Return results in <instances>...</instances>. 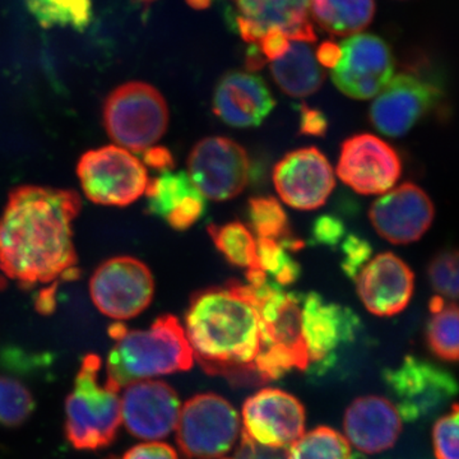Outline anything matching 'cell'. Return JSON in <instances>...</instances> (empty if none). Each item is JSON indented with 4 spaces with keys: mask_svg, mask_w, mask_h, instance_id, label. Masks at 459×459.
Masks as SVG:
<instances>
[{
    "mask_svg": "<svg viewBox=\"0 0 459 459\" xmlns=\"http://www.w3.org/2000/svg\"><path fill=\"white\" fill-rule=\"evenodd\" d=\"M82 208L74 190L23 186L0 217V270L22 286L78 277L74 222Z\"/></svg>",
    "mask_w": 459,
    "mask_h": 459,
    "instance_id": "obj_1",
    "label": "cell"
},
{
    "mask_svg": "<svg viewBox=\"0 0 459 459\" xmlns=\"http://www.w3.org/2000/svg\"><path fill=\"white\" fill-rule=\"evenodd\" d=\"M184 331L205 373L228 377L232 385H261L255 369L262 346L258 313L240 283L193 295Z\"/></svg>",
    "mask_w": 459,
    "mask_h": 459,
    "instance_id": "obj_2",
    "label": "cell"
},
{
    "mask_svg": "<svg viewBox=\"0 0 459 459\" xmlns=\"http://www.w3.org/2000/svg\"><path fill=\"white\" fill-rule=\"evenodd\" d=\"M108 333L115 344L108 353V379L119 388L193 367L192 349L177 316H159L143 331L117 323Z\"/></svg>",
    "mask_w": 459,
    "mask_h": 459,
    "instance_id": "obj_3",
    "label": "cell"
},
{
    "mask_svg": "<svg viewBox=\"0 0 459 459\" xmlns=\"http://www.w3.org/2000/svg\"><path fill=\"white\" fill-rule=\"evenodd\" d=\"M240 290L258 313L262 346L255 369L261 385L291 370H307L300 296L287 294L268 281L256 287L240 283Z\"/></svg>",
    "mask_w": 459,
    "mask_h": 459,
    "instance_id": "obj_4",
    "label": "cell"
},
{
    "mask_svg": "<svg viewBox=\"0 0 459 459\" xmlns=\"http://www.w3.org/2000/svg\"><path fill=\"white\" fill-rule=\"evenodd\" d=\"M101 359L87 355L65 402L66 439L80 451H96L111 444L122 422L120 388L108 377L100 380Z\"/></svg>",
    "mask_w": 459,
    "mask_h": 459,
    "instance_id": "obj_5",
    "label": "cell"
},
{
    "mask_svg": "<svg viewBox=\"0 0 459 459\" xmlns=\"http://www.w3.org/2000/svg\"><path fill=\"white\" fill-rule=\"evenodd\" d=\"M104 126L117 146L143 153L164 137L169 108L159 90L144 82H129L105 100Z\"/></svg>",
    "mask_w": 459,
    "mask_h": 459,
    "instance_id": "obj_6",
    "label": "cell"
},
{
    "mask_svg": "<svg viewBox=\"0 0 459 459\" xmlns=\"http://www.w3.org/2000/svg\"><path fill=\"white\" fill-rule=\"evenodd\" d=\"M177 442L189 459H221L240 435L238 411L221 395H195L180 410Z\"/></svg>",
    "mask_w": 459,
    "mask_h": 459,
    "instance_id": "obj_7",
    "label": "cell"
},
{
    "mask_svg": "<svg viewBox=\"0 0 459 459\" xmlns=\"http://www.w3.org/2000/svg\"><path fill=\"white\" fill-rule=\"evenodd\" d=\"M77 175L91 202L114 207H126L137 201L150 180L143 162L119 146L84 153L78 162Z\"/></svg>",
    "mask_w": 459,
    "mask_h": 459,
    "instance_id": "obj_8",
    "label": "cell"
},
{
    "mask_svg": "<svg viewBox=\"0 0 459 459\" xmlns=\"http://www.w3.org/2000/svg\"><path fill=\"white\" fill-rule=\"evenodd\" d=\"M301 329L307 353V371L323 377L337 364L338 353L352 343L361 329L350 307L312 294L301 298Z\"/></svg>",
    "mask_w": 459,
    "mask_h": 459,
    "instance_id": "obj_9",
    "label": "cell"
},
{
    "mask_svg": "<svg viewBox=\"0 0 459 459\" xmlns=\"http://www.w3.org/2000/svg\"><path fill=\"white\" fill-rule=\"evenodd\" d=\"M383 380L407 422L429 418L457 394V382L448 370L412 355L383 371Z\"/></svg>",
    "mask_w": 459,
    "mask_h": 459,
    "instance_id": "obj_10",
    "label": "cell"
},
{
    "mask_svg": "<svg viewBox=\"0 0 459 459\" xmlns=\"http://www.w3.org/2000/svg\"><path fill=\"white\" fill-rule=\"evenodd\" d=\"M90 294L95 307L108 318L132 319L152 303L155 280L140 259L115 256L91 277Z\"/></svg>",
    "mask_w": 459,
    "mask_h": 459,
    "instance_id": "obj_11",
    "label": "cell"
},
{
    "mask_svg": "<svg viewBox=\"0 0 459 459\" xmlns=\"http://www.w3.org/2000/svg\"><path fill=\"white\" fill-rule=\"evenodd\" d=\"M189 179L204 198L222 202L238 197L249 180L250 161L237 142L208 137L188 157Z\"/></svg>",
    "mask_w": 459,
    "mask_h": 459,
    "instance_id": "obj_12",
    "label": "cell"
},
{
    "mask_svg": "<svg viewBox=\"0 0 459 459\" xmlns=\"http://www.w3.org/2000/svg\"><path fill=\"white\" fill-rule=\"evenodd\" d=\"M338 49L340 56L332 68V80L349 98H374L394 77V56L382 39L358 33L343 40Z\"/></svg>",
    "mask_w": 459,
    "mask_h": 459,
    "instance_id": "obj_13",
    "label": "cell"
},
{
    "mask_svg": "<svg viewBox=\"0 0 459 459\" xmlns=\"http://www.w3.org/2000/svg\"><path fill=\"white\" fill-rule=\"evenodd\" d=\"M232 22L238 35L252 45L273 35L290 41L316 40L310 0H235Z\"/></svg>",
    "mask_w": 459,
    "mask_h": 459,
    "instance_id": "obj_14",
    "label": "cell"
},
{
    "mask_svg": "<svg viewBox=\"0 0 459 459\" xmlns=\"http://www.w3.org/2000/svg\"><path fill=\"white\" fill-rule=\"evenodd\" d=\"M305 409L294 395L264 388L243 404V433L271 449H285L305 431Z\"/></svg>",
    "mask_w": 459,
    "mask_h": 459,
    "instance_id": "obj_15",
    "label": "cell"
},
{
    "mask_svg": "<svg viewBox=\"0 0 459 459\" xmlns=\"http://www.w3.org/2000/svg\"><path fill=\"white\" fill-rule=\"evenodd\" d=\"M401 171L394 148L376 135L359 134L344 142L337 174L355 192L385 195L400 179Z\"/></svg>",
    "mask_w": 459,
    "mask_h": 459,
    "instance_id": "obj_16",
    "label": "cell"
},
{
    "mask_svg": "<svg viewBox=\"0 0 459 459\" xmlns=\"http://www.w3.org/2000/svg\"><path fill=\"white\" fill-rule=\"evenodd\" d=\"M120 402L124 425L133 437L155 442L177 428L179 395L162 380H140L126 385Z\"/></svg>",
    "mask_w": 459,
    "mask_h": 459,
    "instance_id": "obj_17",
    "label": "cell"
},
{
    "mask_svg": "<svg viewBox=\"0 0 459 459\" xmlns=\"http://www.w3.org/2000/svg\"><path fill=\"white\" fill-rule=\"evenodd\" d=\"M440 91L412 74H398L380 91L370 108V120L377 131L401 137L439 102Z\"/></svg>",
    "mask_w": 459,
    "mask_h": 459,
    "instance_id": "obj_18",
    "label": "cell"
},
{
    "mask_svg": "<svg viewBox=\"0 0 459 459\" xmlns=\"http://www.w3.org/2000/svg\"><path fill=\"white\" fill-rule=\"evenodd\" d=\"M281 199L298 210H316L325 204L334 188V174L316 148H301L283 157L273 170Z\"/></svg>",
    "mask_w": 459,
    "mask_h": 459,
    "instance_id": "obj_19",
    "label": "cell"
},
{
    "mask_svg": "<svg viewBox=\"0 0 459 459\" xmlns=\"http://www.w3.org/2000/svg\"><path fill=\"white\" fill-rule=\"evenodd\" d=\"M434 204L427 193L412 183L391 189L374 202L369 217L377 234L397 246L418 241L430 229Z\"/></svg>",
    "mask_w": 459,
    "mask_h": 459,
    "instance_id": "obj_20",
    "label": "cell"
},
{
    "mask_svg": "<svg viewBox=\"0 0 459 459\" xmlns=\"http://www.w3.org/2000/svg\"><path fill=\"white\" fill-rule=\"evenodd\" d=\"M365 307L377 316H394L409 305L413 272L394 253H383L368 262L356 277Z\"/></svg>",
    "mask_w": 459,
    "mask_h": 459,
    "instance_id": "obj_21",
    "label": "cell"
},
{
    "mask_svg": "<svg viewBox=\"0 0 459 459\" xmlns=\"http://www.w3.org/2000/svg\"><path fill=\"white\" fill-rule=\"evenodd\" d=\"M274 105L267 84L258 75L247 72L223 75L214 91V114L235 128L261 126Z\"/></svg>",
    "mask_w": 459,
    "mask_h": 459,
    "instance_id": "obj_22",
    "label": "cell"
},
{
    "mask_svg": "<svg viewBox=\"0 0 459 459\" xmlns=\"http://www.w3.org/2000/svg\"><path fill=\"white\" fill-rule=\"evenodd\" d=\"M343 429L347 439L360 452L388 451L402 431V419L394 402L379 395L356 398L346 410Z\"/></svg>",
    "mask_w": 459,
    "mask_h": 459,
    "instance_id": "obj_23",
    "label": "cell"
},
{
    "mask_svg": "<svg viewBox=\"0 0 459 459\" xmlns=\"http://www.w3.org/2000/svg\"><path fill=\"white\" fill-rule=\"evenodd\" d=\"M144 193L150 213L165 220L178 231L192 228L204 216V197L186 172L160 171L156 178L148 180Z\"/></svg>",
    "mask_w": 459,
    "mask_h": 459,
    "instance_id": "obj_24",
    "label": "cell"
},
{
    "mask_svg": "<svg viewBox=\"0 0 459 459\" xmlns=\"http://www.w3.org/2000/svg\"><path fill=\"white\" fill-rule=\"evenodd\" d=\"M280 89L294 98L313 95L325 82V74L310 42L290 41L285 53L271 62Z\"/></svg>",
    "mask_w": 459,
    "mask_h": 459,
    "instance_id": "obj_25",
    "label": "cell"
},
{
    "mask_svg": "<svg viewBox=\"0 0 459 459\" xmlns=\"http://www.w3.org/2000/svg\"><path fill=\"white\" fill-rule=\"evenodd\" d=\"M374 13V0H310V17L332 35H358L370 25Z\"/></svg>",
    "mask_w": 459,
    "mask_h": 459,
    "instance_id": "obj_26",
    "label": "cell"
},
{
    "mask_svg": "<svg viewBox=\"0 0 459 459\" xmlns=\"http://www.w3.org/2000/svg\"><path fill=\"white\" fill-rule=\"evenodd\" d=\"M26 4L44 29L69 27L81 32L92 21V0H26Z\"/></svg>",
    "mask_w": 459,
    "mask_h": 459,
    "instance_id": "obj_27",
    "label": "cell"
},
{
    "mask_svg": "<svg viewBox=\"0 0 459 459\" xmlns=\"http://www.w3.org/2000/svg\"><path fill=\"white\" fill-rule=\"evenodd\" d=\"M208 234L212 238L217 249L232 265L247 268V270L261 268L255 238L243 223L230 222L222 226L211 225L208 228Z\"/></svg>",
    "mask_w": 459,
    "mask_h": 459,
    "instance_id": "obj_28",
    "label": "cell"
},
{
    "mask_svg": "<svg viewBox=\"0 0 459 459\" xmlns=\"http://www.w3.org/2000/svg\"><path fill=\"white\" fill-rule=\"evenodd\" d=\"M287 459H352L351 446L334 429L319 427L301 435L286 452Z\"/></svg>",
    "mask_w": 459,
    "mask_h": 459,
    "instance_id": "obj_29",
    "label": "cell"
},
{
    "mask_svg": "<svg viewBox=\"0 0 459 459\" xmlns=\"http://www.w3.org/2000/svg\"><path fill=\"white\" fill-rule=\"evenodd\" d=\"M249 217L259 238H272L283 247L296 250L303 243L292 238L289 220L282 205L274 198H253L249 201Z\"/></svg>",
    "mask_w": 459,
    "mask_h": 459,
    "instance_id": "obj_30",
    "label": "cell"
},
{
    "mask_svg": "<svg viewBox=\"0 0 459 459\" xmlns=\"http://www.w3.org/2000/svg\"><path fill=\"white\" fill-rule=\"evenodd\" d=\"M458 307L455 303L446 304L433 313L428 325V343L431 351L444 361L458 360Z\"/></svg>",
    "mask_w": 459,
    "mask_h": 459,
    "instance_id": "obj_31",
    "label": "cell"
},
{
    "mask_svg": "<svg viewBox=\"0 0 459 459\" xmlns=\"http://www.w3.org/2000/svg\"><path fill=\"white\" fill-rule=\"evenodd\" d=\"M35 398L20 380L0 376V424L21 427L32 415Z\"/></svg>",
    "mask_w": 459,
    "mask_h": 459,
    "instance_id": "obj_32",
    "label": "cell"
},
{
    "mask_svg": "<svg viewBox=\"0 0 459 459\" xmlns=\"http://www.w3.org/2000/svg\"><path fill=\"white\" fill-rule=\"evenodd\" d=\"M259 265L265 273H270L276 279L279 286H290L296 282L300 276V267L298 263L287 255L285 247L279 241L272 238H259L256 243Z\"/></svg>",
    "mask_w": 459,
    "mask_h": 459,
    "instance_id": "obj_33",
    "label": "cell"
},
{
    "mask_svg": "<svg viewBox=\"0 0 459 459\" xmlns=\"http://www.w3.org/2000/svg\"><path fill=\"white\" fill-rule=\"evenodd\" d=\"M429 280L440 298L455 300L458 298V253L444 250L429 264Z\"/></svg>",
    "mask_w": 459,
    "mask_h": 459,
    "instance_id": "obj_34",
    "label": "cell"
},
{
    "mask_svg": "<svg viewBox=\"0 0 459 459\" xmlns=\"http://www.w3.org/2000/svg\"><path fill=\"white\" fill-rule=\"evenodd\" d=\"M433 444L437 459H459L457 403H453L451 412L435 422Z\"/></svg>",
    "mask_w": 459,
    "mask_h": 459,
    "instance_id": "obj_35",
    "label": "cell"
},
{
    "mask_svg": "<svg viewBox=\"0 0 459 459\" xmlns=\"http://www.w3.org/2000/svg\"><path fill=\"white\" fill-rule=\"evenodd\" d=\"M342 252L344 255L342 262L344 273L353 279L362 270V265L369 262L371 247L364 238L350 235L343 243Z\"/></svg>",
    "mask_w": 459,
    "mask_h": 459,
    "instance_id": "obj_36",
    "label": "cell"
},
{
    "mask_svg": "<svg viewBox=\"0 0 459 459\" xmlns=\"http://www.w3.org/2000/svg\"><path fill=\"white\" fill-rule=\"evenodd\" d=\"M344 226L340 220L332 216H322L314 223L313 237L320 246H337L343 238Z\"/></svg>",
    "mask_w": 459,
    "mask_h": 459,
    "instance_id": "obj_37",
    "label": "cell"
},
{
    "mask_svg": "<svg viewBox=\"0 0 459 459\" xmlns=\"http://www.w3.org/2000/svg\"><path fill=\"white\" fill-rule=\"evenodd\" d=\"M221 459H287V455L285 449L265 448L241 433L240 444L234 455Z\"/></svg>",
    "mask_w": 459,
    "mask_h": 459,
    "instance_id": "obj_38",
    "label": "cell"
},
{
    "mask_svg": "<svg viewBox=\"0 0 459 459\" xmlns=\"http://www.w3.org/2000/svg\"><path fill=\"white\" fill-rule=\"evenodd\" d=\"M123 459H179L177 452L169 444L150 442L133 446Z\"/></svg>",
    "mask_w": 459,
    "mask_h": 459,
    "instance_id": "obj_39",
    "label": "cell"
},
{
    "mask_svg": "<svg viewBox=\"0 0 459 459\" xmlns=\"http://www.w3.org/2000/svg\"><path fill=\"white\" fill-rule=\"evenodd\" d=\"M328 123L325 115L307 107L301 108L300 131L303 134L323 137L327 133Z\"/></svg>",
    "mask_w": 459,
    "mask_h": 459,
    "instance_id": "obj_40",
    "label": "cell"
},
{
    "mask_svg": "<svg viewBox=\"0 0 459 459\" xmlns=\"http://www.w3.org/2000/svg\"><path fill=\"white\" fill-rule=\"evenodd\" d=\"M144 164L152 166L159 171L171 170L174 168V159L170 151L164 147H151L143 152Z\"/></svg>",
    "mask_w": 459,
    "mask_h": 459,
    "instance_id": "obj_41",
    "label": "cell"
},
{
    "mask_svg": "<svg viewBox=\"0 0 459 459\" xmlns=\"http://www.w3.org/2000/svg\"><path fill=\"white\" fill-rule=\"evenodd\" d=\"M338 56H340V49H338V45L333 44V42H325L316 51V57H318L320 65L327 66V68H333Z\"/></svg>",
    "mask_w": 459,
    "mask_h": 459,
    "instance_id": "obj_42",
    "label": "cell"
},
{
    "mask_svg": "<svg viewBox=\"0 0 459 459\" xmlns=\"http://www.w3.org/2000/svg\"><path fill=\"white\" fill-rule=\"evenodd\" d=\"M137 2L140 3L142 7L147 8L150 7L155 0H137ZM186 2H188L193 8L204 9L208 7L212 0H186Z\"/></svg>",
    "mask_w": 459,
    "mask_h": 459,
    "instance_id": "obj_43",
    "label": "cell"
},
{
    "mask_svg": "<svg viewBox=\"0 0 459 459\" xmlns=\"http://www.w3.org/2000/svg\"><path fill=\"white\" fill-rule=\"evenodd\" d=\"M108 459H117V458H108Z\"/></svg>",
    "mask_w": 459,
    "mask_h": 459,
    "instance_id": "obj_44",
    "label": "cell"
}]
</instances>
